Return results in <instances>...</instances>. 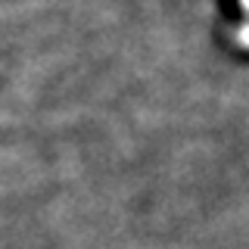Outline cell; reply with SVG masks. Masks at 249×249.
<instances>
[{
    "label": "cell",
    "mask_w": 249,
    "mask_h": 249,
    "mask_svg": "<svg viewBox=\"0 0 249 249\" xmlns=\"http://www.w3.org/2000/svg\"><path fill=\"white\" fill-rule=\"evenodd\" d=\"M218 3V28L224 44L233 53L249 56V0H215Z\"/></svg>",
    "instance_id": "1"
}]
</instances>
